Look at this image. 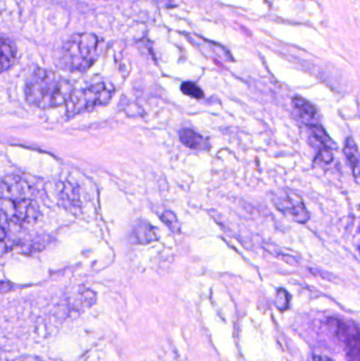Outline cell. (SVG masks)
<instances>
[{"mask_svg": "<svg viewBox=\"0 0 360 361\" xmlns=\"http://www.w3.org/2000/svg\"><path fill=\"white\" fill-rule=\"evenodd\" d=\"M0 212L16 223L37 218L39 210L27 180L15 175L0 180Z\"/></svg>", "mask_w": 360, "mask_h": 361, "instance_id": "cell-2", "label": "cell"}, {"mask_svg": "<svg viewBox=\"0 0 360 361\" xmlns=\"http://www.w3.org/2000/svg\"><path fill=\"white\" fill-rule=\"evenodd\" d=\"M73 84L50 70L38 69L27 78L25 99L39 109L66 105L73 93Z\"/></svg>", "mask_w": 360, "mask_h": 361, "instance_id": "cell-1", "label": "cell"}, {"mask_svg": "<svg viewBox=\"0 0 360 361\" xmlns=\"http://www.w3.org/2000/svg\"><path fill=\"white\" fill-rule=\"evenodd\" d=\"M346 341L349 361H360V335L357 326L348 333Z\"/></svg>", "mask_w": 360, "mask_h": 361, "instance_id": "cell-12", "label": "cell"}, {"mask_svg": "<svg viewBox=\"0 0 360 361\" xmlns=\"http://www.w3.org/2000/svg\"><path fill=\"white\" fill-rule=\"evenodd\" d=\"M294 109L297 112L299 116L300 120L304 123V125L311 128V127L318 125V111H317L316 107L310 102L306 99H302V97H294L293 101Z\"/></svg>", "mask_w": 360, "mask_h": 361, "instance_id": "cell-6", "label": "cell"}, {"mask_svg": "<svg viewBox=\"0 0 360 361\" xmlns=\"http://www.w3.org/2000/svg\"><path fill=\"white\" fill-rule=\"evenodd\" d=\"M113 89L104 82L92 85L82 90L73 91L67 105L68 114H80L90 111L111 101Z\"/></svg>", "mask_w": 360, "mask_h": 361, "instance_id": "cell-4", "label": "cell"}, {"mask_svg": "<svg viewBox=\"0 0 360 361\" xmlns=\"http://www.w3.org/2000/svg\"><path fill=\"white\" fill-rule=\"evenodd\" d=\"M274 203L280 212L289 214L296 222L304 224L310 219L302 197L290 189L283 191L281 195H277L276 199L274 197Z\"/></svg>", "mask_w": 360, "mask_h": 361, "instance_id": "cell-5", "label": "cell"}, {"mask_svg": "<svg viewBox=\"0 0 360 361\" xmlns=\"http://www.w3.org/2000/svg\"><path fill=\"white\" fill-rule=\"evenodd\" d=\"M132 239L137 244H148L160 239L159 229L145 220H139L135 223L132 229Z\"/></svg>", "mask_w": 360, "mask_h": 361, "instance_id": "cell-7", "label": "cell"}, {"mask_svg": "<svg viewBox=\"0 0 360 361\" xmlns=\"http://www.w3.org/2000/svg\"><path fill=\"white\" fill-rule=\"evenodd\" d=\"M101 42L95 34H74L59 51V66L69 71H86L99 59Z\"/></svg>", "mask_w": 360, "mask_h": 361, "instance_id": "cell-3", "label": "cell"}, {"mask_svg": "<svg viewBox=\"0 0 360 361\" xmlns=\"http://www.w3.org/2000/svg\"><path fill=\"white\" fill-rule=\"evenodd\" d=\"M12 223H14V221L0 212V254L8 252L14 244Z\"/></svg>", "mask_w": 360, "mask_h": 361, "instance_id": "cell-10", "label": "cell"}, {"mask_svg": "<svg viewBox=\"0 0 360 361\" xmlns=\"http://www.w3.org/2000/svg\"><path fill=\"white\" fill-rule=\"evenodd\" d=\"M179 139L181 143L190 149L206 150L209 148V141L206 137L201 135L200 133H196L192 129H182L179 133Z\"/></svg>", "mask_w": 360, "mask_h": 361, "instance_id": "cell-8", "label": "cell"}, {"mask_svg": "<svg viewBox=\"0 0 360 361\" xmlns=\"http://www.w3.org/2000/svg\"><path fill=\"white\" fill-rule=\"evenodd\" d=\"M16 47L8 38L0 35V73L12 67L16 59Z\"/></svg>", "mask_w": 360, "mask_h": 361, "instance_id": "cell-9", "label": "cell"}, {"mask_svg": "<svg viewBox=\"0 0 360 361\" xmlns=\"http://www.w3.org/2000/svg\"><path fill=\"white\" fill-rule=\"evenodd\" d=\"M314 361H334V360H331V358H330V357H328V356L316 355V356H314Z\"/></svg>", "mask_w": 360, "mask_h": 361, "instance_id": "cell-18", "label": "cell"}, {"mask_svg": "<svg viewBox=\"0 0 360 361\" xmlns=\"http://www.w3.org/2000/svg\"><path fill=\"white\" fill-rule=\"evenodd\" d=\"M291 296L287 290L280 288L276 295V305L280 311H285L289 307Z\"/></svg>", "mask_w": 360, "mask_h": 361, "instance_id": "cell-16", "label": "cell"}, {"mask_svg": "<svg viewBox=\"0 0 360 361\" xmlns=\"http://www.w3.org/2000/svg\"><path fill=\"white\" fill-rule=\"evenodd\" d=\"M181 91L183 92V94L192 97V99H201L204 97V92H203L202 89L198 85L194 84V82H183L181 85Z\"/></svg>", "mask_w": 360, "mask_h": 361, "instance_id": "cell-15", "label": "cell"}, {"mask_svg": "<svg viewBox=\"0 0 360 361\" xmlns=\"http://www.w3.org/2000/svg\"><path fill=\"white\" fill-rule=\"evenodd\" d=\"M161 220L171 231L179 233L181 225H180L179 220H178V216H175V212H171V210H165L161 214Z\"/></svg>", "mask_w": 360, "mask_h": 361, "instance_id": "cell-14", "label": "cell"}, {"mask_svg": "<svg viewBox=\"0 0 360 361\" xmlns=\"http://www.w3.org/2000/svg\"><path fill=\"white\" fill-rule=\"evenodd\" d=\"M313 135L315 139L323 146V147L328 148V149H337V144L330 137V135L325 133V129L321 125H315V126L311 127Z\"/></svg>", "mask_w": 360, "mask_h": 361, "instance_id": "cell-13", "label": "cell"}, {"mask_svg": "<svg viewBox=\"0 0 360 361\" xmlns=\"http://www.w3.org/2000/svg\"><path fill=\"white\" fill-rule=\"evenodd\" d=\"M319 159H321L323 162L325 163H330L333 161V154H332V152H330V149H328V148L323 147L321 148V150H319Z\"/></svg>", "mask_w": 360, "mask_h": 361, "instance_id": "cell-17", "label": "cell"}, {"mask_svg": "<svg viewBox=\"0 0 360 361\" xmlns=\"http://www.w3.org/2000/svg\"><path fill=\"white\" fill-rule=\"evenodd\" d=\"M344 152L346 154L347 160L352 169L353 173H354L355 179H359V147L357 144L355 143L353 137H348L345 144Z\"/></svg>", "mask_w": 360, "mask_h": 361, "instance_id": "cell-11", "label": "cell"}]
</instances>
